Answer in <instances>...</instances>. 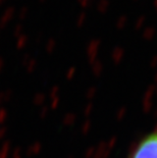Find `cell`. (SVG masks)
<instances>
[{
  "instance_id": "obj_1",
  "label": "cell",
  "mask_w": 157,
  "mask_h": 158,
  "mask_svg": "<svg viewBox=\"0 0 157 158\" xmlns=\"http://www.w3.org/2000/svg\"><path fill=\"white\" fill-rule=\"evenodd\" d=\"M133 158H157V134L143 141L135 151Z\"/></svg>"
}]
</instances>
